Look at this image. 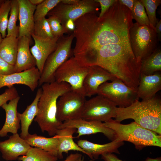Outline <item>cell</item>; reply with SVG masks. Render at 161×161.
<instances>
[{"mask_svg":"<svg viewBox=\"0 0 161 161\" xmlns=\"http://www.w3.org/2000/svg\"><path fill=\"white\" fill-rule=\"evenodd\" d=\"M133 19L129 10L118 0L100 18L96 12L80 17L74 21L76 43L73 56L81 65L104 46L130 43L129 30Z\"/></svg>","mask_w":161,"mask_h":161,"instance_id":"cell-1","label":"cell"},{"mask_svg":"<svg viewBox=\"0 0 161 161\" xmlns=\"http://www.w3.org/2000/svg\"><path fill=\"white\" fill-rule=\"evenodd\" d=\"M42 92L38 103V113L34 119L42 132L54 136L62 123L56 118L57 103L59 98L71 90L70 85L64 82L56 81L41 86Z\"/></svg>","mask_w":161,"mask_h":161,"instance_id":"cell-2","label":"cell"},{"mask_svg":"<svg viewBox=\"0 0 161 161\" xmlns=\"http://www.w3.org/2000/svg\"><path fill=\"white\" fill-rule=\"evenodd\" d=\"M115 120L132 119L141 126L161 135V100L155 96L146 100H136L129 106L117 107Z\"/></svg>","mask_w":161,"mask_h":161,"instance_id":"cell-3","label":"cell"},{"mask_svg":"<svg viewBox=\"0 0 161 161\" xmlns=\"http://www.w3.org/2000/svg\"><path fill=\"white\" fill-rule=\"evenodd\" d=\"M104 124L115 131V140L132 143L139 150L148 146L161 147V135L143 127L134 121L123 124L112 119Z\"/></svg>","mask_w":161,"mask_h":161,"instance_id":"cell-4","label":"cell"},{"mask_svg":"<svg viewBox=\"0 0 161 161\" xmlns=\"http://www.w3.org/2000/svg\"><path fill=\"white\" fill-rule=\"evenodd\" d=\"M129 36L131 49L139 63L157 48L158 36L150 26L133 23L130 29Z\"/></svg>","mask_w":161,"mask_h":161,"instance_id":"cell-5","label":"cell"},{"mask_svg":"<svg viewBox=\"0 0 161 161\" xmlns=\"http://www.w3.org/2000/svg\"><path fill=\"white\" fill-rule=\"evenodd\" d=\"M74 38L73 32L68 36H62L58 39L56 49L48 56L45 63L38 81V86L55 81V72L68 59L71 54V45Z\"/></svg>","mask_w":161,"mask_h":161,"instance_id":"cell-6","label":"cell"},{"mask_svg":"<svg viewBox=\"0 0 161 161\" xmlns=\"http://www.w3.org/2000/svg\"><path fill=\"white\" fill-rule=\"evenodd\" d=\"M89 70L90 67L81 66L72 56L57 69L55 75V81L67 83L72 91L86 96L83 82Z\"/></svg>","mask_w":161,"mask_h":161,"instance_id":"cell-7","label":"cell"},{"mask_svg":"<svg viewBox=\"0 0 161 161\" xmlns=\"http://www.w3.org/2000/svg\"><path fill=\"white\" fill-rule=\"evenodd\" d=\"M97 94L120 108L128 107L139 100L137 89L131 88L117 78L111 82H106L101 84L98 88Z\"/></svg>","mask_w":161,"mask_h":161,"instance_id":"cell-8","label":"cell"},{"mask_svg":"<svg viewBox=\"0 0 161 161\" xmlns=\"http://www.w3.org/2000/svg\"><path fill=\"white\" fill-rule=\"evenodd\" d=\"M86 97L80 93L72 90L61 96L57 103V120L63 123L81 118L86 100Z\"/></svg>","mask_w":161,"mask_h":161,"instance_id":"cell-9","label":"cell"},{"mask_svg":"<svg viewBox=\"0 0 161 161\" xmlns=\"http://www.w3.org/2000/svg\"><path fill=\"white\" fill-rule=\"evenodd\" d=\"M99 3L95 0H80L74 4H64L61 2L50 11L47 16L56 18L64 27L67 21H75L84 15L97 11Z\"/></svg>","mask_w":161,"mask_h":161,"instance_id":"cell-10","label":"cell"},{"mask_svg":"<svg viewBox=\"0 0 161 161\" xmlns=\"http://www.w3.org/2000/svg\"><path fill=\"white\" fill-rule=\"evenodd\" d=\"M117 107L112 102L98 95L86 100L81 118L87 120L105 122L115 118Z\"/></svg>","mask_w":161,"mask_h":161,"instance_id":"cell-11","label":"cell"},{"mask_svg":"<svg viewBox=\"0 0 161 161\" xmlns=\"http://www.w3.org/2000/svg\"><path fill=\"white\" fill-rule=\"evenodd\" d=\"M66 127L77 129L76 132L78 134L76 137L77 138L84 135L101 133L112 141L116 139L115 131L106 126L104 123L101 121L87 120L81 118L67 120L63 122L58 129Z\"/></svg>","mask_w":161,"mask_h":161,"instance_id":"cell-12","label":"cell"},{"mask_svg":"<svg viewBox=\"0 0 161 161\" xmlns=\"http://www.w3.org/2000/svg\"><path fill=\"white\" fill-rule=\"evenodd\" d=\"M41 73L35 67L19 72L0 76V89L7 86L11 87L15 84H23L28 86L34 91L38 85Z\"/></svg>","mask_w":161,"mask_h":161,"instance_id":"cell-13","label":"cell"},{"mask_svg":"<svg viewBox=\"0 0 161 161\" xmlns=\"http://www.w3.org/2000/svg\"><path fill=\"white\" fill-rule=\"evenodd\" d=\"M116 78L111 73L99 66L90 67L89 71L83 82L86 97H90L97 94L98 88L101 84L109 80L112 81Z\"/></svg>","mask_w":161,"mask_h":161,"instance_id":"cell-14","label":"cell"},{"mask_svg":"<svg viewBox=\"0 0 161 161\" xmlns=\"http://www.w3.org/2000/svg\"><path fill=\"white\" fill-rule=\"evenodd\" d=\"M31 147L18 133L10 136L7 140L0 141L2 157L7 161L16 160L20 156L25 155Z\"/></svg>","mask_w":161,"mask_h":161,"instance_id":"cell-15","label":"cell"},{"mask_svg":"<svg viewBox=\"0 0 161 161\" xmlns=\"http://www.w3.org/2000/svg\"><path fill=\"white\" fill-rule=\"evenodd\" d=\"M34 44L30 48L31 52L35 58L37 68L41 75L46 60L56 49L59 38L47 39L41 38L32 34Z\"/></svg>","mask_w":161,"mask_h":161,"instance_id":"cell-16","label":"cell"},{"mask_svg":"<svg viewBox=\"0 0 161 161\" xmlns=\"http://www.w3.org/2000/svg\"><path fill=\"white\" fill-rule=\"evenodd\" d=\"M18 1L19 21L18 38L24 36L31 38L35 24L34 15L36 6L32 4L29 0H18Z\"/></svg>","mask_w":161,"mask_h":161,"instance_id":"cell-17","label":"cell"},{"mask_svg":"<svg viewBox=\"0 0 161 161\" xmlns=\"http://www.w3.org/2000/svg\"><path fill=\"white\" fill-rule=\"evenodd\" d=\"M18 38V50L14 65L15 72L28 70L36 66L35 59L30 48L31 38L24 36Z\"/></svg>","mask_w":161,"mask_h":161,"instance_id":"cell-18","label":"cell"},{"mask_svg":"<svg viewBox=\"0 0 161 161\" xmlns=\"http://www.w3.org/2000/svg\"><path fill=\"white\" fill-rule=\"evenodd\" d=\"M161 89V74L160 72L149 75H140L139 83L137 89L139 99H141L142 100L152 99Z\"/></svg>","mask_w":161,"mask_h":161,"instance_id":"cell-19","label":"cell"},{"mask_svg":"<svg viewBox=\"0 0 161 161\" xmlns=\"http://www.w3.org/2000/svg\"><path fill=\"white\" fill-rule=\"evenodd\" d=\"M77 144L87 154L92 160L98 159L100 155L108 153H115L120 154L119 148L124 144L123 142L115 140L105 144L94 143L86 140H80Z\"/></svg>","mask_w":161,"mask_h":161,"instance_id":"cell-20","label":"cell"},{"mask_svg":"<svg viewBox=\"0 0 161 161\" xmlns=\"http://www.w3.org/2000/svg\"><path fill=\"white\" fill-rule=\"evenodd\" d=\"M19 96L10 100L8 103H4L1 107L6 114L5 123L0 130V137H3L7 136V133L16 134L20 127V120L18 116L17 107Z\"/></svg>","mask_w":161,"mask_h":161,"instance_id":"cell-21","label":"cell"},{"mask_svg":"<svg viewBox=\"0 0 161 161\" xmlns=\"http://www.w3.org/2000/svg\"><path fill=\"white\" fill-rule=\"evenodd\" d=\"M76 131V129L70 127L57 130L56 134L58 136V158L62 159L63 153L67 154L70 151H80L87 155L86 153L73 140V136Z\"/></svg>","mask_w":161,"mask_h":161,"instance_id":"cell-22","label":"cell"},{"mask_svg":"<svg viewBox=\"0 0 161 161\" xmlns=\"http://www.w3.org/2000/svg\"><path fill=\"white\" fill-rule=\"evenodd\" d=\"M42 92L41 88L38 89L32 103L27 106L23 113L21 114L18 112L17 115L21 123V132L20 136L24 140L29 134V127L38 113V103Z\"/></svg>","mask_w":161,"mask_h":161,"instance_id":"cell-23","label":"cell"},{"mask_svg":"<svg viewBox=\"0 0 161 161\" xmlns=\"http://www.w3.org/2000/svg\"><path fill=\"white\" fill-rule=\"evenodd\" d=\"M25 140L31 147L40 148L58 157V139L57 135L46 137L36 134H29Z\"/></svg>","mask_w":161,"mask_h":161,"instance_id":"cell-24","label":"cell"},{"mask_svg":"<svg viewBox=\"0 0 161 161\" xmlns=\"http://www.w3.org/2000/svg\"><path fill=\"white\" fill-rule=\"evenodd\" d=\"M18 38L10 36L3 39L0 44V57L15 65L18 50Z\"/></svg>","mask_w":161,"mask_h":161,"instance_id":"cell-25","label":"cell"},{"mask_svg":"<svg viewBox=\"0 0 161 161\" xmlns=\"http://www.w3.org/2000/svg\"><path fill=\"white\" fill-rule=\"evenodd\" d=\"M161 70V51L157 48L151 55L141 61L140 74L149 75Z\"/></svg>","mask_w":161,"mask_h":161,"instance_id":"cell-26","label":"cell"},{"mask_svg":"<svg viewBox=\"0 0 161 161\" xmlns=\"http://www.w3.org/2000/svg\"><path fill=\"white\" fill-rule=\"evenodd\" d=\"M58 158L38 148L31 147L25 155L19 157L21 161H57Z\"/></svg>","mask_w":161,"mask_h":161,"instance_id":"cell-27","label":"cell"},{"mask_svg":"<svg viewBox=\"0 0 161 161\" xmlns=\"http://www.w3.org/2000/svg\"><path fill=\"white\" fill-rule=\"evenodd\" d=\"M10 14L6 36H13L18 38L19 26L16 25L19 14V5L18 0H11Z\"/></svg>","mask_w":161,"mask_h":161,"instance_id":"cell-28","label":"cell"},{"mask_svg":"<svg viewBox=\"0 0 161 161\" xmlns=\"http://www.w3.org/2000/svg\"><path fill=\"white\" fill-rule=\"evenodd\" d=\"M32 34L44 39L55 38L52 33L47 18L45 17L35 22Z\"/></svg>","mask_w":161,"mask_h":161,"instance_id":"cell-29","label":"cell"},{"mask_svg":"<svg viewBox=\"0 0 161 161\" xmlns=\"http://www.w3.org/2000/svg\"><path fill=\"white\" fill-rule=\"evenodd\" d=\"M146 11L150 26L155 30V26L158 21L156 16V10L161 3V0H140Z\"/></svg>","mask_w":161,"mask_h":161,"instance_id":"cell-30","label":"cell"},{"mask_svg":"<svg viewBox=\"0 0 161 161\" xmlns=\"http://www.w3.org/2000/svg\"><path fill=\"white\" fill-rule=\"evenodd\" d=\"M62 0H44L36 6L34 13L35 22L45 17L49 12L61 2Z\"/></svg>","mask_w":161,"mask_h":161,"instance_id":"cell-31","label":"cell"},{"mask_svg":"<svg viewBox=\"0 0 161 161\" xmlns=\"http://www.w3.org/2000/svg\"><path fill=\"white\" fill-rule=\"evenodd\" d=\"M133 19L140 25L150 26V23L145 8L140 0H136L131 12Z\"/></svg>","mask_w":161,"mask_h":161,"instance_id":"cell-32","label":"cell"},{"mask_svg":"<svg viewBox=\"0 0 161 161\" xmlns=\"http://www.w3.org/2000/svg\"><path fill=\"white\" fill-rule=\"evenodd\" d=\"M11 0H5L0 7V32L3 38L7 35L8 21V16L10 13Z\"/></svg>","mask_w":161,"mask_h":161,"instance_id":"cell-33","label":"cell"},{"mask_svg":"<svg viewBox=\"0 0 161 161\" xmlns=\"http://www.w3.org/2000/svg\"><path fill=\"white\" fill-rule=\"evenodd\" d=\"M52 33L55 38H59L67 32L55 17L50 16L47 18Z\"/></svg>","mask_w":161,"mask_h":161,"instance_id":"cell-34","label":"cell"},{"mask_svg":"<svg viewBox=\"0 0 161 161\" xmlns=\"http://www.w3.org/2000/svg\"><path fill=\"white\" fill-rule=\"evenodd\" d=\"M19 96L17 91L14 86L8 88L0 95V107L7 101Z\"/></svg>","mask_w":161,"mask_h":161,"instance_id":"cell-35","label":"cell"},{"mask_svg":"<svg viewBox=\"0 0 161 161\" xmlns=\"http://www.w3.org/2000/svg\"><path fill=\"white\" fill-rule=\"evenodd\" d=\"M15 72L14 65L8 63L0 57V76Z\"/></svg>","mask_w":161,"mask_h":161,"instance_id":"cell-36","label":"cell"},{"mask_svg":"<svg viewBox=\"0 0 161 161\" xmlns=\"http://www.w3.org/2000/svg\"><path fill=\"white\" fill-rule=\"evenodd\" d=\"M100 5L101 11L98 16L102 17L117 0H95Z\"/></svg>","mask_w":161,"mask_h":161,"instance_id":"cell-37","label":"cell"},{"mask_svg":"<svg viewBox=\"0 0 161 161\" xmlns=\"http://www.w3.org/2000/svg\"><path fill=\"white\" fill-rule=\"evenodd\" d=\"M101 159L104 161H123L112 153H108L101 155Z\"/></svg>","mask_w":161,"mask_h":161,"instance_id":"cell-38","label":"cell"},{"mask_svg":"<svg viewBox=\"0 0 161 161\" xmlns=\"http://www.w3.org/2000/svg\"><path fill=\"white\" fill-rule=\"evenodd\" d=\"M122 4L128 8L131 12L134 6L136 0H119Z\"/></svg>","mask_w":161,"mask_h":161,"instance_id":"cell-39","label":"cell"},{"mask_svg":"<svg viewBox=\"0 0 161 161\" xmlns=\"http://www.w3.org/2000/svg\"><path fill=\"white\" fill-rule=\"evenodd\" d=\"M64 28L68 32L74 31L75 28L74 21L71 19H69L66 21Z\"/></svg>","mask_w":161,"mask_h":161,"instance_id":"cell-40","label":"cell"},{"mask_svg":"<svg viewBox=\"0 0 161 161\" xmlns=\"http://www.w3.org/2000/svg\"><path fill=\"white\" fill-rule=\"evenodd\" d=\"M82 157V155L79 153L71 154L63 161H78Z\"/></svg>","mask_w":161,"mask_h":161,"instance_id":"cell-41","label":"cell"},{"mask_svg":"<svg viewBox=\"0 0 161 161\" xmlns=\"http://www.w3.org/2000/svg\"><path fill=\"white\" fill-rule=\"evenodd\" d=\"M155 31L157 34L158 40H160L161 37V20L158 21L155 26Z\"/></svg>","mask_w":161,"mask_h":161,"instance_id":"cell-42","label":"cell"},{"mask_svg":"<svg viewBox=\"0 0 161 161\" xmlns=\"http://www.w3.org/2000/svg\"><path fill=\"white\" fill-rule=\"evenodd\" d=\"M79 0H62L61 2L64 4H74L78 3Z\"/></svg>","mask_w":161,"mask_h":161,"instance_id":"cell-43","label":"cell"},{"mask_svg":"<svg viewBox=\"0 0 161 161\" xmlns=\"http://www.w3.org/2000/svg\"><path fill=\"white\" fill-rule=\"evenodd\" d=\"M44 0H29L30 3L32 5L37 6L41 3Z\"/></svg>","mask_w":161,"mask_h":161,"instance_id":"cell-44","label":"cell"},{"mask_svg":"<svg viewBox=\"0 0 161 161\" xmlns=\"http://www.w3.org/2000/svg\"><path fill=\"white\" fill-rule=\"evenodd\" d=\"M143 161H161V157H158L155 158H151L147 157L145 160Z\"/></svg>","mask_w":161,"mask_h":161,"instance_id":"cell-45","label":"cell"},{"mask_svg":"<svg viewBox=\"0 0 161 161\" xmlns=\"http://www.w3.org/2000/svg\"><path fill=\"white\" fill-rule=\"evenodd\" d=\"M78 161H84V158L83 157V158H82V157H80ZM89 161H94V160H89Z\"/></svg>","mask_w":161,"mask_h":161,"instance_id":"cell-46","label":"cell"},{"mask_svg":"<svg viewBox=\"0 0 161 161\" xmlns=\"http://www.w3.org/2000/svg\"><path fill=\"white\" fill-rule=\"evenodd\" d=\"M5 0H0V7L5 1Z\"/></svg>","mask_w":161,"mask_h":161,"instance_id":"cell-47","label":"cell"},{"mask_svg":"<svg viewBox=\"0 0 161 161\" xmlns=\"http://www.w3.org/2000/svg\"><path fill=\"white\" fill-rule=\"evenodd\" d=\"M3 38H2L1 34L0 32V44Z\"/></svg>","mask_w":161,"mask_h":161,"instance_id":"cell-48","label":"cell"}]
</instances>
